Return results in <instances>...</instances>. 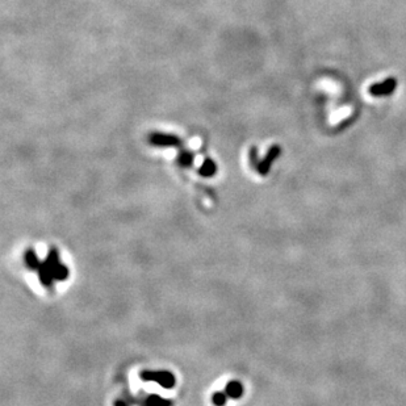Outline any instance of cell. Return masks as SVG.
Wrapping results in <instances>:
<instances>
[{
  "mask_svg": "<svg viewBox=\"0 0 406 406\" xmlns=\"http://www.w3.org/2000/svg\"><path fill=\"white\" fill-rule=\"evenodd\" d=\"M227 400V394L223 393V392H216L212 397V401L216 406H223L226 404Z\"/></svg>",
  "mask_w": 406,
  "mask_h": 406,
  "instance_id": "obj_6",
  "label": "cell"
},
{
  "mask_svg": "<svg viewBox=\"0 0 406 406\" xmlns=\"http://www.w3.org/2000/svg\"><path fill=\"white\" fill-rule=\"evenodd\" d=\"M225 393L227 394V397L233 398V400H238L244 394V385L237 380L230 381V383H227Z\"/></svg>",
  "mask_w": 406,
  "mask_h": 406,
  "instance_id": "obj_3",
  "label": "cell"
},
{
  "mask_svg": "<svg viewBox=\"0 0 406 406\" xmlns=\"http://www.w3.org/2000/svg\"><path fill=\"white\" fill-rule=\"evenodd\" d=\"M141 379L143 381H155L166 389L174 388L176 384L174 373L168 371H143L141 372Z\"/></svg>",
  "mask_w": 406,
  "mask_h": 406,
  "instance_id": "obj_1",
  "label": "cell"
},
{
  "mask_svg": "<svg viewBox=\"0 0 406 406\" xmlns=\"http://www.w3.org/2000/svg\"><path fill=\"white\" fill-rule=\"evenodd\" d=\"M146 404L149 406H171L172 401L164 400V398H162L161 396H157V394H151V396L146 398Z\"/></svg>",
  "mask_w": 406,
  "mask_h": 406,
  "instance_id": "obj_5",
  "label": "cell"
},
{
  "mask_svg": "<svg viewBox=\"0 0 406 406\" xmlns=\"http://www.w3.org/2000/svg\"><path fill=\"white\" fill-rule=\"evenodd\" d=\"M25 263L30 269H39L41 262H40V259L37 258V254H36L33 248H29V250L25 252Z\"/></svg>",
  "mask_w": 406,
  "mask_h": 406,
  "instance_id": "obj_4",
  "label": "cell"
},
{
  "mask_svg": "<svg viewBox=\"0 0 406 406\" xmlns=\"http://www.w3.org/2000/svg\"><path fill=\"white\" fill-rule=\"evenodd\" d=\"M115 406H126V404H125L124 401H121V400H119V401L115 402Z\"/></svg>",
  "mask_w": 406,
  "mask_h": 406,
  "instance_id": "obj_7",
  "label": "cell"
},
{
  "mask_svg": "<svg viewBox=\"0 0 406 406\" xmlns=\"http://www.w3.org/2000/svg\"><path fill=\"white\" fill-rule=\"evenodd\" d=\"M46 263L49 264L50 269H52L53 276L57 280H64L69 276V269L67 267L60 263V257H58V251L57 248H52L49 255L46 258Z\"/></svg>",
  "mask_w": 406,
  "mask_h": 406,
  "instance_id": "obj_2",
  "label": "cell"
}]
</instances>
